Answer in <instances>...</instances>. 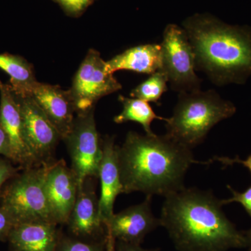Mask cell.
Returning a JSON list of instances; mask_svg holds the SVG:
<instances>
[{
  "instance_id": "cell-2",
  "label": "cell",
  "mask_w": 251,
  "mask_h": 251,
  "mask_svg": "<svg viewBox=\"0 0 251 251\" xmlns=\"http://www.w3.org/2000/svg\"><path fill=\"white\" fill-rule=\"evenodd\" d=\"M191 149L168 135L127 133L118 147L120 178L124 193L139 191L147 196H166L185 188L190 166L201 163L193 158Z\"/></svg>"
},
{
  "instance_id": "cell-10",
  "label": "cell",
  "mask_w": 251,
  "mask_h": 251,
  "mask_svg": "<svg viewBox=\"0 0 251 251\" xmlns=\"http://www.w3.org/2000/svg\"><path fill=\"white\" fill-rule=\"evenodd\" d=\"M0 97V126L9 142V159L24 169L40 166L26 140L22 117L11 86L1 80Z\"/></svg>"
},
{
  "instance_id": "cell-3",
  "label": "cell",
  "mask_w": 251,
  "mask_h": 251,
  "mask_svg": "<svg viewBox=\"0 0 251 251\" xmlns=\"http://www.w3.org/2000/svg\"><path fill=\"white\" fill-rule=\"evenodd\" d=\"M192 46L196 69L218 86L244 84L251 75V29L226 24L209 14L182 23Z\"/></svg>"
},
{
  "instance_id": "cell-6",
  "label": "cell",
  "mask_w": 251,
  "mask_h": 251,
  "mask_svg": "<svg viewBox=\"0 0 251 251\" xmlns=\"http://www.w3.org/2000/svg\"><path fill=\"white\" fill-rule=\"evenodd\" d=\"M161 48V70L172 90L179 94L201 90L202 80L196 72L194 52L184 28L175 24L167 25Z\"/></svg>"
},
{
  "instance_id": "cell-18",
  "label": "cell",
  "mask_w": 251,
  "mask_h": 251,
  "mask_svg": "<svg viewBox=\"0 0 251 251\" xmlns=\"http://www.w3.org/2000/svg\"><path fill=\"white\" fill-rule=\"evenodd\" d=\"M118 100L121 102L123 109L114 118V122L116 124L136 122L142 125L146 134L153 135L154 133L151 130V125L153 120H166L165 117L158 116L150 104L141 99L127 98L121 95Z\"/></svg>"
},
{
  "instance_id": "cell-24",
  "label": "cell",
  "mask_w": 251,
  "mask_h": 251,
  "mask_svg": "<svg viewBox=\"0 0 251 251\" xmlns=\"http://www.w3.org/2000/svg\"><path fill=\"white\" fill-rule=\"evenodd\" d=\"M15 224L11 216L0 207V242L7 241Z\"/></svg>"
},
{
  "instance_id": "cell-9",
  "label": "cell",
  "mask_w": 251,
  "mask_h": 251,
  "mask_svg": "<svg viewBox=\"0 0 251 251\" xmlns=\"http://www.w3.org/2000/svg\"><path fill=\"white\" fill-rule=\"evenodd\" d=\"M11 87L19 107L25 134L31 152L38 164L49 163L52 161L59 140H62L60 135L27 92Z\"/></svg>"
},
{
  "instance_id": "cell-11",
  "label": "cell",
  "mask_w": 251,
  "mask_h": 251,
  "mask_svg": "<svg viewBox=\"0 0 251 251\" xmlns=\"http://www.w3.org/2000/svg\"><path fill=\"white\" fill-rule=\"evenodd\" d=\"M45 187L51 214L56 224H67L76 200L78 185L64 160L47 163Z\"/></svg>"
},
{
  "instance_id": "cell-28",
  "label": "cell",
  "mask_w": 251,
  "mask_h": 251,
  "mask_svg": "<svg viewBox=\"0 0 251 251\" xmlns=\"http://www.w3.org/2000/svg\"><path fill=\"white\" fill-rule=\"evenodd\" d=\"M0 155H2L5 158H9V147L7 137L4 130L0 126Z\"/></svg>"
},
{
  "instance_id": "cell-15",
  "label": "cell",
  "mask_w": 251,
  "mask_h": 251,
  "mask_svg": "<svg viewBox=\"0 0 251 251\" xmlns=\"http://www.w3.org/2000/svg\"><path fill=\"white\" fill-rule=\"evenodd\" d=\"M94 179L95 178L86 179L79 188L67 224L71 232L77 237H98L106 230L99 215V200Z\"/></svg>"
},
{
  "instance_id": "cell-20",
  "label": "cell",
  "mask_w": 251,
  "mask_h": 251,
  "mask_svg": "<svg viewBox=\"0 0 251 251\" xmlns=\"http://www.w3.org/2000/svg\"><path fill=\"white\" fill-rule=\"evenodd\" d=\"M168 82L166 74L160 69L133 89L130 92V97L148 103H158L163 94L168 90Z\"/></svg>"
},
{
  "instance_id": "cell-14",
  "label": "cell",
  "mask_w": 251,
  "mask_h": 251,
  "mask_svg": "<svg viewBox=\"0 0 251 251\" xmlns=\"http://www.w3.org/2000/svg\"><path fill=\"white\" fill-rule=\"evenodd\" d=\"M118 147L114 137L107 136L102 140L103 156L99 167L100 196L99 200V215L105 224L114 213V203L119 195L124 193L118 161Z\"/></svg>"
},
{
  "instance_id": "cell-16",
  "label": "cell",
  "mask_w": 251,
  "mask_h": 251,
  "mask_svg": "<svg viewBox=\"0 0 251 251\" xmlns=\"http://www.w3.org/2000/svg\"><path fill=\"white\" fill-rule=\"evenodd\" d=\"M57 226L45 222L16 225L7 241L12 251H56L59 244Z\"/></svg>"
},
{
  "instance_id": "cell-12",
  "label": "cell",
  "mask_w": 251,
  "mask_h": 251,
  "mask_svg": "<svg viewBox=\"0 0 251 251\" xmlns=\"http://www.w3.org/2000/svg\"><path fill=\"white\" fill-rule=\"evenodd\" d=\"M21 90L32 97L58 131L61 139H65L72 130L75 117L74 114L76 112L70 91L37 81L25 90Z\"/></svg>"
},
{
  "instance_id": "cell-19",
  "label": "cell",
  "mask_w": 251,
  "mask_h": 251,
  "mask_svg": "<svg viewBox=\"0 0 251 251\" xmlns=\"http://www.w3.org/2000/svg\"><path fill=\"white\" fill-rule=\"evenodd\" d=\"M0 69L9 75L14 88L25 90L36 81L32 65L21 56L0 54Z\"/></svg>"
},
{
  "instance_id": "cell-17",
  "label": "cell",
  "mask_w": 251,
  "mask_h": 251,
  "mask_svg": "<svg viewBox=\"0 0 251 251\" xmlns=\"http://www.w3.org/2000/svg\"><path fill=\"white\" fill-rule=\"evenodd\" d=\"M161 44H148L135 46L117 54L105 62L108 74L128 70L138 74H151L161 69Z\"/></svg>"
},
{
  "instance_id": "cell-31",
  "label": "cell",
  "mask_w": 251,
  "mask_h": 251,
  "mask_svg": "<svg viewBox=\"0 0 251 251\" xmlns=\"http://www.w3.org/2000/svg\"></svg>"
},
{
  "instance_id": "cell-4",
  "label": "cell",
  "mask_w": 251,
  "mask_h": 251,
  "mask_svg": "<svg viewBox=\"0 0 251 251\" xmlns=\"http://www.w3.org/2000/svg\"><path fill=\"white\" fill-rule=\"evenodd\" d=\"M236 110L232 102L214 90L180 93L173 115L165 120L166 135L192 150L214 126L233 116Z\"/></svg>"
},
{
  "instance_id": "cell-22",
  "label": "cell",
  "mask_w": 251,
  "mask_h": 251,
  "mask_svg": "<svg viewBox=\"0 0 251 251\" xmlns=\"http://www.w3.org/2000/svg\"><path fill=\"white\" fill-rule=\"evenodd\" d=\"M227 188L232 193V197L226 200H221L224 205L232 202H237L242 204L246 211L251 218V186L243 192H238L230 186H227Z\"/></svg>"
},
{
  "instance_id": "cell-5",
  "label": "cell",
  "mask_w": 251,
  "mask_h": 251,
  "mask_svg": "<svg viewBox=\"0 0 251 251\" xmlns=\"http://www.w3.org/2000/svg\"><path fill=\"white\" fill-rule=\"evenodd\" d=\"M47 163L25 168L6 183L0 193V207L11 216L15 226L36 222L55 224L46 192Z\"/></svg>"
},
{
  "instance_id": "cell-29",
  "label": "cell",
  "mask_w": 251,
  "mask_h": 251,
  "mask_svg": "<svg viewBox=\"0 0 251 251\" xmlns=\"http://www.w3.org/2000/svg\"><path fill=\"white\" fill-rule=\"evenodd\" d=\"M105 251H116V240L107 230L106 236H105Z\"/></svg>"
},
{
  "instance_id": "cell-27",
  "label": "cell",
  "mask_w": 251,
  "mask_h": 251,
  "mask_svg": "<svg viewBox=\"0 0 251 251\" xmlns=\"http://www.w3.org/2000/svg\"><path fill=\"white\" fill-rule=\"evenodd\" d=\"M116 251H160L158 249H145L138 244L116 242Z\"/></svg>"
},
{
  "instance_id": "cell-21",
  "label": "cell",
  "mask_w": 251,
  "mask_h": 251,
  "mask_svg": "<svg viewBox=\"0 0 251 251\" xmlns=\"http://www.w3.org/2000/svg\"><path fill=\"white\" fill-rule=\"evenodd\" d=\"M59 251H105V242L103 244H91L74 239H66L62 245L59 244Z\"/></svg>"
},
{
  "instance_id": "cell-7",
  "label": "cell",
  "mask_w": 251,
  "mask_h": 251,
  "mask_svg": "<svg viewBox=\"0 0 251 251\" xmlns=\"http://www.w3.org/2000/svg\"><path fill=\"white\" fill-rule=\"evenodd\" d=\"M64 141L70 156L71 168L76 176L78 189L86 179H98L103 148L96 126L94 108L77 113L72 130Z\"/></svg>"
},
{
  "instance_id": "cell-1",
  "label": "cell",
  "mask_w": 251,
  "mask_h": 251,
  "mask_svg": "<svg viewBox=\"0 0 251 251\" xmlns=\"http://www.w3.org/2000/svg\"><path fill=\"white\" fill-rule=\"evenodd\" d=\"M223 206L211 191L185 187L165 198L161 226L179 251L247 248L245 233L227 219Z\"/></svg>"
},
{
  "instance_id": "cell-13",
  "label": "cell",
  "mask_w": 251,
  "mask_h": 251,
  "mask_svg": "<svg viewBox=\"0 0 251 251\" xmlns=\"http://www.w3.org/2000/svg\"><path fill=\"white\" fill-rule=\"evenodd\" d=\"M151 196H147L143 202L114 214L105 228L118 242L140 245L145 237L161 226L160 219L151 210Z\"/></svg>"
},
{
  "instance_id": "cell-26",
  "label": "cell",
  "mask_w": 251,
  "mask_h": 251,
  "mask_svg": "<svg viewBox=\"0 0 251 251\" xmlns=\"http://www.w3.org/2000/svg\"><path fill=\"white\" fill-rule=\"evenodd\" d=\"M59 1L67 11L72 13H78L85 9L89 4L90 0H59Z\"/></svg>"
},
{
  "instance_id": "cell-25",
  "label": "cell",
  "mask_w": 251,
  "mask_h": 251,
  "mask_svg": "<svg viewBox=\"0 0 251 251\" xmlns=\"http://www.w3.org/2000/svg\"><path fill=\"white\" fill-rule=\"evenodd\" d=\"M214 161H219L226 167L233 166L234 164L242 165L249 169L251 174V154L249 155L245 160L241 159L239 156H236L234 158H229L227 156H215L208 162H202V164H209Z\"/></svg>"
},
{
  "instance_id": "cell-8",
  "label": "cell",
  "mask_w": 251,
  "mask_h": 251,
  "mask_svg": "<svg viewBox=\"0 0 251 251\" xmlns=\"http://www.w3.org/2000/svg\"><path fill=\"white\" fill-rule=\"evenodd\" d=\"M122 86L105 69V62L100 53L91 49L73 80L70 91L76 113L94 108L99 99L121 90Z\"/></svg>"
},
{
  "instance_id": "cell-30",
  "label": "cell",
  "mask_w": 251,
  "mask_h": 251,
  "mask_svg": "<svg viewBox=\"0 0 251 251\" xmlns=\"http://www.w3.org/2000/svg\"><path fill=\"white\" fill-rule=\"evenodd\" d=\"M246 237L247 239V248L249 249V251H251V228L248 231H244Z\"/></svg>"
},
{
  "instance_id": "cell-23",
  "label": "cell",
  "mask_w": 251,
  "mask_h": 251,
  "mask_svg": "<svg viewBox=\"0 0 251 251\" xmlns=\"http://www.w3.org/2000/svg\"><path fill=\"white\" fill-rule=\"evenodd\" d=\"M18 169L15 168L9 158L0 157V193L5 185L17 174Z\"/></svg>"
}]
</instances>
